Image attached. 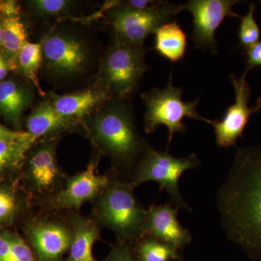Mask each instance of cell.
Masks as SVG:
<instances>
[{
	"label": "cell",
	"mask_w": 261,
	"mask_h": 261,
	"mask_svg": "<svg viewBox=\"0 0 261 261\" xmlns=\"http://www.w3.org/2000/svg\"><path fill=\"white\" fill-rule=\"evenodd\" d=\"M216 200L226 238L261 261V144L238 149Z\"/></svg>",
	"instance_id": "cell-1"
},
{
	"label": "cell",
	"mask_w": 261,
	"mask_h": 261,
	"mask_svg": "<svg viewBox=\"0 0 261 261\" xmlns=\"http://www.w3.org/2000/svg\"><path fill=\"white\" fill-rule=\"evenodd\" d=\"M92 135L102 150L112 159L120 175L132 177L136 167L149 148L134 123L126 105L113 104L95 118Z\"/></svg>",
	"instance_id": "cell-2"
},
{
	"label": "cell",
	"mask_w": 261,
	"mask_h": 261,
	"mask_svg": "<svg viewBox=\"0 0 261 261\" xmlns=\"http://www.w3.org/2000/svg\"><path fill=\"white\" fill-rule=\"evenodd\" d=\"M134 188L127 180L113 177L93 201L96 222L111 230L122 243L132 244L144 235L147 210L136 198Z\"/></svg>",
	"instance_id": "cell-3"
},
{
	"label": "cell",
	"mask_w": 261,
	"mask_h": 261,
	"mask_svg": "<svg viewBox=\"0 0 261 261\" xmlns=\"http://www.w3.org/2000/svg\"><path fill=\"white\" fill-rule=\"evenodd\" d=\"M184 89L173 85V71L169 82L164 88H154L142 94L146 106L145 129L147 134L155 132L159 127L165 126L168 130L167 150L176 133H186L184 119L192 118L208 123L209 119L200 116L197 111L198 99L191 102L182 99Z\"/></svg>",
	"instance_id": "cell-4"
},
{
	"label": "cell",
	"mask_w": 261,
	"mask_h": 261,
	"mask_svg": "<svg viewBox=\"0 0 261 261\" xmlns=\"http://www.w3.org/2000/svg\"><path fill=\"white\" fill-rule=\"evenodd\" d=\"M201 163L197 154L186 158L173 157L168 151L156 150L149 147L136 167L130 183L134 187L147 181H156L171 196V202L178 208L191 212L192 209L182 197L178 179L189 169L198 168Z\"/></svg>",
	"instance_id": "cell-5"
},
{
	"label": "cell",
	"mask_w": 261,
	"mask_h": 261,
	"mask_svg": "<svg viewBox=\"0 0 261 261\" xmlns=\"http://www.w3.org/2000/svg\"><path fill=\"white\" fill-rule=\"evenodd\" d=\"M145 49L142 44L116 42L108 49L102 61L103 80L116 98L126 99L133 93L147 70Z\"/></svg>",
	"instance_id": "cell-6"
},
{
	"label": "cell",
	"mask_w": 261,
	"mask_h": 261,
	"mask_svg": "<svg viewBox=\"0 0 261 261\" xmlns=\"http://www.w3.org/2000/svg\"><path fill=\"white\" fill-rule=\"evenodd\" d=\"M116 5L110 23L116 41L130 44H142L160 27L174 20L181 12L180 5L169 1H158L147 10L132 9L123 3Z\"/></svg>",
	"instance_id": "cell-7"
},
{
	"label": "cell",
	"mask_w": 261,
	"mask_h": 261,
	"mask_svg": "<svg viewBox=\"0 0 261 261\" xmlns=\"http://www.w3.org/2000/svg\"><path fill=\"white\" fill-rule=\"evenodd\" d=\"M25 233L37 261H65L73 238L68 220L46 215L28 221Z\"/></svg>",
	"instance_id": "cell-8"
},
{
	"label": "cell",
	"mask_w": 261,
	"mask_h": 261,
	"mask_svg": "<svg viewBox=\"0 0 261 261\" xmlns=\"http://www.w3.org/2000/svg\"><path fill=\"white\" fill-rule=\"evenodd\" d=\"M239 0H190L180 5L181 10H187L193 17L191 38L197 49L218 53L216 33L226 18H241L233 6Z\"/></svg>",
	"instance_id": "cell-9"
},
{
	"label": "cell",
	"mask_w": 261,
	"mask_h": 261,
	"mask_svg": "<svg viewBox=\"0 0 261 261\" xmlns=\"http://www.w3.org/2000/svg\"><path fill=\"white\" fill-rule=\"evenodd\" d=\"M249 71L250 70L246 68L240 77L229 75L234 89V103L226 109L221 120H209V124L214 127L216 144L219 147H237V142L243 137L250 116L260 112L256 106H248L252 93L247 80Z\"/></svg>",
	"instance_id": "cell-10"
},
{
	"label": "cell",
	"mask_w": 261,
	"mask_h": 261,
	"mask_svg": "<svg viewBox=\"0 0 261 261\" xmlns=\"http://www.w3.org/2000/svg\"><path fill=\"white\" fill-rule=\"evenodd\" d=\"M42 51L46 67L55 75H79L88 64V47L73 34L57 33L49 36L43 42Z\"/></svg>",
	"instance_id": "cell-11"
},
{
	"label": "cell",
	"mask_w": 261,
	"mask_h": 261,
	"mask_svg": "<svg viewBox=\"0 0 261 261\" xmlns=\"http://www.w3.org/2000/svg\"><path fill=\"white\" fill-rule=\"evenodd\" d=\"M96 167L92 162L84 171L66 178L61 190L48 196V205L56 210L78 211L85 202L95 200L112 178L96 173Z\"/></svg>",
	"instance_id": "cell-12"
},
{
	"label": "cell",
	"mask_w": 261,
	"mask_h": 261,
	"mask_svg": "<svg viewBox=\"0 0 261 261\" xmlns=\"http://www.w3.org/2000/svg\"><path fill=\"white\" fill-rule=\"evenodd\" d=\"M27 178L39 196H50L63 187L66 178L57 162L54 142L48 141L33 151L27 164Z\"/></svg>",
	"instance_id": "cell-13"
},
{
	"label": "cell",
	"mask_w": 261,
	"mask_h": 261,
	"mask_svg": "<svg viewBox=\"0 0 261 261\" xmlns=\"http://www.w3.org/2000/svg\"><path fill=\"white\" fill-rule=\"evenodd\" d=\"M178 209L171 201L164 205L150 206L147 210L144 235L171 244L178 250L191 243L190 231L178 221Z\"/></svg>",
	"instance_id": "cell-14"
},
{
	"label": "cell",
	"mask_w": 261,
	"mask_h": 261,
	"mask_svg": "<svg viewBox=\"0 0 261 261\" xmlns=\"http://www.w3.org/2000/svg\"><path fill=\"white\" fill-rule=\"evenodd\" d=\"M67 220L73 228V238L65 261H97L92 250L100 238L99 225L94 219L75 211H71Z\"/></svg>",
	"instance_id": "cell-15"
},
{
	"label": "cell",
	"mask_w": 261,
	"mask_h": 261,
	"mask_svg": "<svg viewBox=\"0 0 261 261\" xmlns=\"http://www.w3.org/2000/svg\"><path fill=\"white\" fill-rule=\"evenodd\" d=\"M154 34V49L158 54L171 63L183 60L187 47V34L176 20L163 24Z\"/></svg>",
	"instance_id": "cell-16"
},
{
	"label": "cell",
	"mask_w": 261,
	"mask_h": 261,
	"mask_svg": "<svg viewBox=\"0 0 261 261\" xmlns=\"http://www.w3.org/2000/svg\"><path fill=\"white\" fill-rule=\"evenodd\" d=\"M107 97L102 91L87 90L76 93L57 95L53 97L51 106L61 116L73 119L82 118L100 104Z\"/></svg>",
	"instance_id": "cell-17"
},
{
	"label": "cell",
	"mask_w": 261,
	"mask_h": 261,
	"mask_svg": "<svg viewBox=\"0 0 261 261\" xmlns=\"http://www.w3.org/2000/svg\"><path fill=\"white\" fill-rule=\"evenodd\" d=\"M71 120L57 112L50 103L44 102L29 116L27 132L37 140L39 137L66 129L71 126Z\"/></svg>",
	"instance_id": "cell-18"
},
{
	"label": "cell",
	"mask_w": 261,
	"mask_h": 261,
	"mask_svg": "<svg viewBox=\"0 0 261 261\" xmlns=\"http://www.w3.org/2000/svg\"><path fill=\"white\" fill-rule=\"evenodd\" d=\"M132 248L137 261H184L178 248L149 235L137 239Z\"/></svg>",
	"instance_id": "cell-19"
},
{
	"label": "cell",
	"mask_w": 261,
	"mask_h": 261,
	"mask_svg": "<svg viewBox=\"0 0 261 261\" xmlns=\"http://www.w3.org/2000/svg\"><path fill=\"white\" fill-rule=\"evenodd\" d=\"M29 102V95L13 81L0 83V113L7 119L17 123Z\"/></svg>",
	"instance_id": "cell-20"
},
{
	"label": "cell",
	"mask_w": 261,
	"mask_h": 261,
	"mask_svg": "<svg viewBox=\"0 0 261 261\" xmlns=\"http://www.w3.org/2000/svg\"><path fill=\"white\" fill-rule=\"evenodd\" d=\"M36 140L30 135L20 140H0V173L13 171L21 166L25 154Z\"/></svg>",
	"instance_id": "cell-21"
},
{
	"label": "cell",
	"mask_w": 261,
	"mask_h": 261,
	"mask_svg": "<svg viewBox=\"0 0 261 261\" xmlns=\"http://www.w3.org/2000/svg\"><path fill=\"white\" fill-rule=\"evenodd\" d=\"M25 202L12 185L0 183V226L11 224L24 210Z\"/></svg>",
	"instance_id": "cell-22"
},
{
	"label": "cell",
	"mask_w": 261,
	"mask_h": 261,
	"mask_svg": "<svg viewBox=\"0 0 261 261\" xmlns=\"http://www.w3.org/2000/svg\"><path fill=\"white\" fill-rule=\"evenodd\" d=\"M43 42H27L18 55V61L24 74L35 84L39 92L42 93L39 82L38 73L43 61Z\"/></svg>",
	"instance_id": "cell-23"
},
{
	"label": "cell",
	"mask_w": 261,
	"mask_h": 261,
	"mask_svg": "<svg viewBox=\"0 0 261 261\" xmlns=\"http://www.w3.org/2000/svg\"><path fill=\"white\" fill-rule=\"evenodd\" d=\"M2 45L11 57L18 56L27 44V33L23 23L18 17L6 18L3 22Z\"/></svg>",
	"instance_id": "cell-24"
},
{
	"label": "cell",
	"mask_w": 261,
	"mask_h": 261,
	"mask_svg": "<svg viewBox=\"0 0 261 261\" xmlns=\"http://www.w3.org/2000/svg\"><path fill=\"white\" fill-rule=\"evenodd\" d=\"M255 8V3H249L248 12L240 18L238 31L239 47L243 49L244 53L260 41V29L254 16Z\"/></svg>",
	"instance_id": "cell-25"
},
{
	"label": "cell",
	"mask_w": 261,
	"mask_h": 261,
	"mask_svg": "<svg viewBox=\"0 0 261 261\" xmlns=\"http://www.w3.org/2000/svg\"><path fill=\"white\" fill-rule=\"evenodd\" d=\"M71 5L65 0H35L32 2L34 11L40 16H53L63 13Z\"/></svg>",
	"instance_id": "cell-26"
},
{
	"label": "cell",
	"mask_w": 261,
	"mask_h": 261,
	"mask_svg": "<svg viewBox=\"0 0 261 261\" xmlns=\"http://www.w3.org/2000/svg\"><path fill=\"white\" fill-rule=\"evenodd\" d=\"M9 261H37L32 247L17 233L12 235L11 253Z\"/></svg>",
	"instance_id": "cell-27"
},
{
	"label": "cell",
	"mask_w": 261,
	"mask_h": 261,
	"mask_svg": "<svg viewBox=\"0 0 261 261\" xmlns=\"http://www.w3.org/2000/svg\"><path fill=\"white\" fill-rule=\"evenodd\" d=\"M102 261H137L134 254L132 244L117 242L111 252Z\"/></svg>",
	"instance_id": "cell-28"
},
{
	"label": "cell",
	"mask_w": 261,
	"mask_h": 261,
	"mask_svg": "<svg viewBox=\"0 0 261 261\" xmlns=\"http://www.w3.org/2000/svg\"><path fill=\"white\" fill-rule=\"evenodd\" d=\"M245 53L247 69L250 70L256 67L261 68V41L247 49Z\"/></svg>",
	"instance_id": "cell-29"
},
{
	"label": "cell",
	"mask_w": 261,
	"mask_h": 261,
	"mask_svg": "<svg viewBox=\"0 0 261 261\" xmlns=\"http://www.w3.org/2000/svg\"><path fill=\"white\" fill-rule=\"evenodd\" d=\"M13 231H0V261H9Z\"/></svg>",
	"instance_id": "cell-30"
},
{
	"label": "cell",
	"mask_w": 261,
	"mask_h": 261,
	"mask_svg": "<svg viewBox=\"0 0 261 261\" xmlns=\"http://www.w3.org/2000/svg\"><path fill=\"white\" fill-rule=\"evenodd\" d=\"M19 7L15 1H5L0 3V13L6 18L17 17L19 13Z\"/></svg>",
	"instance_id": "cell-31"
},
{
	"label": "cell",
	"mask_w": 261,
	"mask_h": 261,
	"mask_svg": "<svg viewBox=\"0 0 261 261\" xmlns=\"http://www.w3.org/2000/svg\"><path fill=\"white\" fill-rule=\"evenodd\" d=\"M28 135V132H15L0 124V140H20Z\"/></svg>",
	"instance_id": "cell-32"
},
{
	"label": "cell",
	"mask_w": 261,
	"mask_h": 261,
	"mask_svg": "<svg viewBox=\"0 0 261 261\" xmlns=\"http://www.w3.org/2000/svg\"><path fill=\"white\" fill-rule=\"evenodd\" d=\"M8 73V65L4 58L0 56V81L5 78Z\"/></svg>",
	"instance_id": "cell-33"
},
{
	"label": "cell",
	"mask_w": 261,
	"mask_h": 261,
	"mask_svg": "<svg viewBox=\"0 0 261 261\" xmlns=\"http://www.w3.org/2000/svg\"><path fill=\"white\" fill-rule=\"evenodd\" d=\"M255 106H256L257 110L260 111L261 110V95L258 97V99H257Z\"/></svg>",
	"instance_id": "cell-34"
},
{
	"label": "cell",
	"mask_w": 261,
	"mask_h": 261,
	"mask_svg": "<svg viewBox=\"0 0 261 261\" xmlns=\"http://www.w3.org/2000/svg\"><path fill=\"white\" fill-rule=\"evenodd\" d=\"M2 40H3V27L0 25V45H2Z\"/></svg>",
	"instance_id": "cell-35"
},
{
	"label": "cell",
	"mask_w": 261,
	"mask_h": 261,
	"mask_svg": "<svg viewBox=\"0 0 261 261\" xmlns=\"http://www.w3.org/2000/svg\"><path fill=\"white\" fill-rule=\"evenodd\" d=\"M259 4H260L261 5V1L259 2Z\"/></svg>",
	"instance_id": "cell-36"
}]
</instances>
